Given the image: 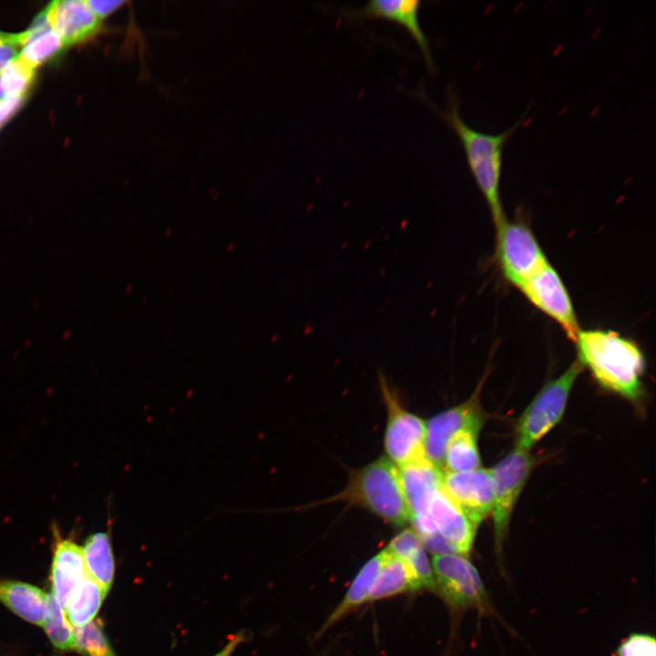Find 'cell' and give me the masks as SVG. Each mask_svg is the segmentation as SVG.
<instances>
[{
	"label": "cell",
	"mask_w": 656,
	"mask_h": 656,
	"mask_svg": "<svg viewBox=\"0 0 656 656\" xmlns=\"http://www.w3.org/2000/svg\"><path fill=\"white\" fill-rule=\"evenodd\" d=\"M617 656H656V641L653 636L633 633L618 647Z\"/></svg>",
	"instance_id": "cell-28"
},
{
	"label": "cell",
	"mask_w": 656,
	"mask_h": 656,
	"mask_svg": "<svg viewBox=\"0 0 656 656\" xmlns=\"http://www.w3.org/2000/svg\"><path fill=\"white\" fill-rule=\"evenodd\" d=\"M442 487L477 527L492 512L494 486L490 469L443 472Z\"/></svg>",
	"instance_id": "cell-12"
},
{
	"label": "cell",
	"mask_w": 656,
	"mask_h": 656,
	"mask_svg": "<svg viewBox=\"0 0 656 656\" xmlns=\"http://www.w3.org/2000/svg\"><path fill=\"white\" fill-rule=\"evenodd\" d=\"M52 30V26L48 18V14L45 8L36 16L35 20L27 30L23 33L15 34V43L20 46H26L35 38Z\"/></svg>",
	"instance_id": "cell-29"
},
{
	"label": "cell",
	"mask_w": 656,
	"mask_h": 656,
	"mask_svg": "<svg viewBox=\"0 0 656 656\" xmlns=\"http://www.w3.org/2000/svg\"><path fill=\"white\" fill-rule=\"evenodd\" d=\"M75 650L87 656H116L106 635L95 621L76 627Z\"/></svg>",
	"instance_id": "cell-27"
},
{
	"label": "cell",
	"mask_w": 656,
	"mask_h": 656,
	"mask_svg": "<svg viewBox=\"0 0 656 656\" xmlns=\"http://www.w3.org/2000/svg\"><path fill=\"white\" fill-rule=\"evenodd\" d=\"M422 2L417 0H373L364 6L349 10L345 15L350 20L383 19L404 27L415 42L429 70L436 66L426 35L420 21Z\"/></svg>",
	"instance_id": "cell-13"
},
{
	"label": "cell",
	"mask_w": 656,
	"mask_h": 656,
	"mask_svg": "<svg viewBox=\"0 0 656 656\" xmlns=\"http://www.w3.org/2000/svg\"><path fill=\"white\" fill-rule=\"evenodd\" d=\"M582 369L575 361L562 374L539 390L518 420L516 447L529 451L560 421Z\"/></svg>",
	"instance_id": "cell-5"
},
{
	"label": "cell",
	"mask_w": 656,
	"mask_h": 656,
	"mask_svg": "<svg viewBox=\"0 0 656 656\" xmlns=\"http://www.w3.org/2000/svg\"><path fill=\"white\" fill-rule=\"evenodd\" d=\"M438 112L457 136L464 149L468 168L489 208L494 223L497 224L505 218L499 194L503 149L520 126L523 117L512 127L498 134L477 131L461 118L457 98L453 92L448 94L446 109H439Z\"/></svg>",
	"instance_id": "cell-2"
},
{
	"label": "cell",
	"mask_w": 656,
	"mask_h": 656,
	"mask_svg": "<svg viewBox=\"0 0 656 656\" xmlns=\"http://www.w3.org/2000/svg\"><path fill=\"white\" fill-rule=\"evenodd\" d=\"M106 595L102 588L87 572L64 608L70 624L81 627L92 621Z\"/></svg>",
	"instance_id": "cell-22"
},
{
	"label": "cell",
	"mask_w": 656,
	"mask_h": 656,
	"mask_svg": "<svg viewBox=\"0 0 656 656\" xmlns=\"http://www.w3.org/2000/svg\"><path fill=\"white\" fill-rule=\"evenodd\" d=\"M11 36L12 34L0 32V42L9 39Z\"/></svg>",
	"instance_id": "cell-34"
},
{
	"label": "cell",
	"mask_w": 656,
	"mask_h": 656,
	"mask_svg": "<svg viewBox=\"0 0 656 656\" xmlns=\"http://www.w3.org/2000/svg\"><path fill=\"white\" fill-rule=\"evenodd\" d=\"M43 627L56 648L62 651L75 650L74 629L53 593L47 594L46 597V612Z\"/></svg>",
	"instance_id": "cell-24"
},
{
	"label": "cell",
	"mask_w": 656,
	"mask_h": 656,
	"mask_svg": "<svg viewBox=\"0 0 656 656\" xmlns=\"http://www.w3.org/2000/svg\"><path fill=\"white\" fill-rule=\"evenodd\" d=\"M496 226V258L504 278L517 288L542 267L547 258L531 229L506 217Z\"/></svg>",
	"instance_id": "cell-7"
},
{
	"label": "cell",
	"mask_w": 656,
	"mask_h": 656,
	"mask_svg": "<svg viewBox=\"0 0 656 656\" xmlns=\"http://www.w3.org/2000/svg\"><path fill=\"white\" fill-rule=\"evenodd\" d=\"M578 362L604 389L629 400L642 395L645 358L631 340L611 330H579L575 339Z\"/></svg>",
	"instance_id": "cell-1"
},
{
	"label": "cell",
	"mask_w": 656,
	"mask_h": 656,
	"mask_svg": "<svg viewBox=\"0 0 656 656\" xmlns=\"http://www.w3.org/2000/svg\"><path fill=\"white\" fill-rule=\"evenodd\" d=\"M384 549L368 559L352 580L343 599L322 625L317 636L324 633L334 623L367 602L370 589L381 569Z\"/></svg>",
	"instance_id": "cell-18"
},
{
	"label": "cell",
	"mask_w": 656,
	"mask_h": 656,
	"mask_svg": "<svg viewBox=\"0 0 656 656\" xmlns=\"http://www.w3.org/2000/svg\"><path fill=\"white\" fill-rule=\"evenodd\" d=\"M409 518L425 511L442 487L443 470L427 457L397 467Z\"/></svg>",
	"instance_id": "cell-16"
},
{
	"label": "cell",
	"mask_w": 656,
	"mask_h": 656,
	"mask_svg": "<svg viewBox=\"0 0 656 656\" xmlns=\"http://www.w3.org/2000/svg\"><path fill=\"white\" fill-rule=\"evenodd\" d=\"M535 465L529 451L515 446L490 468L494 486L492 517L498 546L507 531L517 500Z\"/></svg>",
	"instance_id": "cell-9"
},
{
	"label": "cell",
	"mask_w": 656,
	"mask_h": 656,
	"mask_svg": "<svg viewBox=\"0 0 656 656\" xmlns=\"http://www.w3.org/2000/svg\"><path fill=\"white\" fill-rule=\"evenodd\" d=\"M35 79V69L15 58L0 72V100L11 96L26 95Z\"/></svg>",
	"instance_id": "cell-26"
},
{
	"label": "cell",
	"mask_w": 656,
	"mask_h": 656,
	"mask_svg": "<svg viewBox=\"0 0 656 656\" xmlns=\"http://www.w3.org/2000/svg\"><path fill=\"white\" fill-rule=\"evenodd\" d=\"M478 433L463 430L448 441L443 459V472H466L480 467Z\"/></svg>",
	"instance_id": "cell-23"
},
{
	"label": "cell",
	"mask_w": 656,
	"mask_h": 656,
	"mask_svg": "<svg viewBox=\"0 0 656 656\" xmlns=\"http://www.w3.org/2000/svg\"><path fill=\"white\" fill-rule=\"evenodd\" d=\"M64 47L65 45L57 33L50 30L24 46L17 57L35 69L58 56Z\"/></svg>",
	"instance_id": "cell-25"
},
{
	"label": "cell",
	"mask_w": 656,
	"mask_h": 656,
	"mask_svg": "<svg viewBox=\"0 0 656 656\" xmlns=\"http://www.w3.org/2000/svg\"><path fill=\"white\" fill-rule=\"evenodd\" d=\"M483 381L465 402L446 409L426 423L425 454L427 458L443 470V459L449 439L463 430L480 432L485 415L480 405Z\"/></svg>",
	"instance_id": "cell-11"
},
{
	"label": "cell",
	"mask_w": 656,
	"mask_h": 656,
	"mask_svg": "<svg viewBox=\"0 0 656 656\" xmlns=\"http://www.w3.org/2000/svg\"><path fill=\"white\" fill-rule=\"evenodd\" d=\"M46 597L47 594L34 585L0 579V601L12 612L35 625L43 626Z\"/></svg>",
	"instance_id": "cell-17"
},
{
	"label": "cell",
	"mask_w": 656,
	"mask_h": 656,
	"mask_svg": "<svg viewBox=\"0 0 656 656\" xmlns=\"http://www.w3.org/2000/svg\"><path fill=\"white\" fill-rule=\"evenodd\" d=\"M87 5L92 12L100 19L107 17L108 15L121 7L126 2L118 0L97 1L87 0Z\"/></svg>",
	"instance_id": "cell-32"
},
{
	"label": "cell",
	"mask_w": 656,
	"mask_h": 656,
	"mask_svg": "<svg viewBox=\"0 0 656 656\" xmlns=\"http://www.w3.org/2000/svg\"><path fill=\"white\" fill-rule=\"evenodd\" d=\"M26 95L6 97L0 100V127L20 108Z\"/></svg>",
	"instance_id": "cell-30"
},
{
	"label": "cell",
	"mask_w": 656,
	"mask_h": 656,
	"mask_svg": "<svg viewBox=\"0 0 656 656\" xmlns=\"http://www.w3.org/2000/svg\"><path fill=\"white\" fill-rule=\"evenodd\" d=\"M335 502L359 507L396 527L409 520L397 466L385 457L349 470L348 482L341 492L307 507Z\"/></svg>",
	"instance_id": "cell-3"
},
{
	"label": "cell",
	"mask_w": 656,
	"mask_h": 656,
	"mask_svg": "<svg viewBox=\"0 0 656 656\" xmlns=\"http://www.w3.org/2000/svg\"><path fill=\"white\" fill-rule=\"evenodd\" d=\"M409 521L424 548L433 555L466 556L472 548L477 526L443 487L430 499L425 511L411 516Z\"/></svg>",
	"instance_id": "cell-4"
},
{
	"label": "cell",
	"mask_w": 656,
	"mask_h": 656,
	"mask_svg": "<svg viewBox=\"0 0 656 656\" xmlns=\"http://www.w3.org/2000/svg\"><path fill=\"white\" fill-rule=\"evenodd\" d=\"M19 46L15 43V34L7 40L0 42V72L19 56Z\"/></svg>",
	"instance_id": "cell-31"
},
{
	"label": "cell",
	"mask_w": 656,
	"mask_h": 656,
	"mask_svg": "<svg viewBox=\"0 0 656 656\" xmlns=\"http://www.w3.org/2000/svg\"><path fill=\"white\" fill-rule=\"evenodd\" d=\"M386 549L409 567L421 589L435 590L430 561L422 542L413 529H404L395 536Z\"/></svg>",
	"instance_id": "cell-20"
},
{
	"label": "cell",
	"mask_w": 656,
	"mask_h": 656,
	"mask_svg": "<svg viewBox=\"0 0 656 656\" xmlns=\"http://www.w3.org/2000/svg\"><path fill=\"white\" fill-rule=\"evenodd\" d=\"M53 30L66 46L85 42L101 29V20L86 1L57 0L46 7Z\"/></svg>",
	"instance_id": "cell-14"
},
{
	"label": "cell",
	"mask_w": 656,
	"mask_h": 656,
	"mask_svg": "<svg viewBox=\"0 0 656 656\" xmlns=\"http://www.w3.org/2000/svg\"><path fill=\"white\" fill-rule=\"evenodd\" d=\"M55 545L51 568V585L63 609L70 595L87 573L82 547L64 538L55 529Z\"/></svg>",
	"instance_id": "cell-15"
},
{
	"label": "cell",
	"mask_w": 656,
	"mask_h": 656,
	"mask_svg": "<svg viewBox=\"0 0 656 656\" xmlns=\"http://www.w3.org/2000/svg\"><path fill=\"white\" fill-rule=\"evenodd\" d=\"M244 635L242 633H239L235 635L225 646L224 648L214 654L213 656H231V653L235 651V649L238 647V645L243 641Z\"/></svg>",
	"instance_id": "cell-33"
},
{
	"label": "cell",
	"mask_w": 656,
	"mask_h": 656,
	"mask_svg": "<svg viewBox=\"0 0 656 656\" xmlns=\"http://www.w3.org/2000/svg\"><path fill=\"white\" fill-rule=\"evenodd\" d=\"M381 569L370 589L367 601L387 599L405 592L422 589L409 567L384 548Z\"/></svg>",
	"instance_id": "cell-19"
},
{
	"label": "cell",
	"mask_w": 656,
	"mask_h": 656,
	"mask_svg": "<svg viewBox=\"0 0 656 656\" xmlns=\"http://www.w3.org/2000/svg\"><path fill=\"white\" fill-rule=\"evenodd\" d=\"M87 574L107 594L115 576V560L108 532L90 535L82 547Z\"/></svg>",
	"instance_id": "cell-21"
},
{
	"label": "cell",
	"mask_w": 656,
	"mask_h": 656,
	"mask_svg": "<svg viewBox=\"0 0 656 656\" xmlns=\"http://www.w3.org/2000/svg\"><path fill=\"white\" fill-rule=\"evenodd\" d=\"M378 380L387 413L384 438L387 459L400 467L427 457L425 423L402 405L397 393L384 374H379Z\"/></svg>",
	"instance_id": "cell-6"
},
{
	"label": "cell",
	"mask_w": 656,
	"mask_h": 656,
	"mask_svg": "<svg viewBox=\"0 0 656 656\" xmlns=\"http://www.w3.org/2000/svg\"><path fill=\"white\" fill-rule=\"evenodd\" d=\"M435 590L456 610L481 608L487 592L475 566L459 554H437L432 558Z\"/></svg>",
	"instance_id": "cell-8"
},
{
	"label": "cell",
	"mask_w": 656,
	"mask_h": 656,
	"mask_svg": "<svg viewBox=\"0 0 656 656\" xmlns=\"http://www.w3.org/2000/svg\"><path fill=\"white\" fill-rule=\"evenodd\" d=\"M518 289L530 303L556 322L573 343L579 325L569 292L555 268L547 261Z\"/></svg>",
	"instance_id": "cell-10"
}]
</instances>
